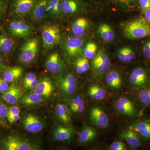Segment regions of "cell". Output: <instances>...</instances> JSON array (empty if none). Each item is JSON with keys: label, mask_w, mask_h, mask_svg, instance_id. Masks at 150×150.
Returning a JSON list of instances; mask_svg holds the SVG:
<instances>
[{"label": "cell", "mask_w": 150, "mask_h": 150, "mask_svg": "<svg viewBox=\"0 0 150 150\" xmlns=\"http://www.w3.org/2000/svg\"><path fill=\"white\" fill-rule=\"evenodd\" d=\"M41 39L43 49L48 52L57 46L62 40L61 28L59 25L49 23L41 28Z\"/></svg>", "instance_id": "6da1fadb"}, {"label": "cell", "mask_w": 150, "mask_h": 150, "mask_svg": "<svg viewBox=\"0 0 150 150\" xmlns=\"http://www.w3.org/2000/svg\"><path fill=\"white\" fill-rule=\"evenodd\" d=\"M40 48V41L37 37L28 38L21 46L18 60L22 64H28L37 58Z\"/></svg>", "instance_id": "7a4b0ae2"}, {"label": "cell", "mask_w": 150, "mask_h": 150, "mask_svg": "<svg viewBox=\"0 0 150 150\" xmlns=\"http://www.w3.org/2000/svg\"><path fill=\"white\" fill-rule=\"evenodd\" d=\"M124 33L131 39L144 38L150 36V26L144 18L137 19L125 25Z\"/></svg>", "instance_id": "3957f363"}, {"label": "cell", "mask_w": 150, "mask_h": 150, "mask_svg": "<svg viewBox=\"0 0 150 150\" xmlns=\"http://www.w3.org/2000/svg\"><path fill=\"white\" fill-rule=\"evenodd\" d=\"M7 29L13 36L19 38L29 37L33 32L32 25L23 18L18 16H15L9 21Z\"/></svg>", "instance_id": "277c9868"}, {"label": "cell", "mask_w": 150, "mask_h": 150, "mask_svg": "<svg viewBox=\"0 0 150 150\" xmlns=\"http://www.w3.org/2000/svg\"><path fill=\"white\" fill-rule=\"evenodd\" d=\"M2 149L6 150H38L37 145L16 136L7 137L2 142Z\"/></svg>", "instance_id": "5b68a950"}, {"label": "cell", "mask_w": 150, "mask_h": 150, "mask_svg": "<svg viewBox=\"0 0 150 150\" xmlns=\"http://www.w3.org/2000/svg\"><path fill=\"white\" fill-rule=\"evenodd\" d=\"M83 41L79 38L75 36L67 37L62 44L65 54L69 59L79 56L83 51Z\"/></svg>", "instance_id": "8992f818"}, {"label": "cell", "mask_w": 150, "mask_h": 150, "mask_svg": "<svg viewBox=\"0 0 150 150\" xmlns=\"http://www.w3.org/2000/svg\"><path fill=\"white\" fill-rule=\"evenodd\" d=\"M92 59V70L96 76H101L110 69L111 62L103 51H99Z\"/></svg>", "instance_id": "52a82bcc"}, {"label": "cell", "mask_w": 150, "mask_h": 150, "mask_svg": "<svg viewBox=\"0 0 150 150\" xmlns=\"http://www.w3.org/2000/svg\"><path fill=\"white\" fill-rule=\"evenodd\" d=\"M37 0H13L11 11L15 16H29Z\"/></svg>", "instance_id": "ba28073f"}, {"label": "cell", "mask_w": 150, "mask_h": 150, "mask_svg": "<svg viewBox=\"0 0 150 150\" xmlns=\"http://www.w3.org/2000/svg\"><path fill=\"white\" fill-rule=\"evenodd\" d=\"M58 81L60 90L64 95L69 96L74 93L77 82L74 75L69 74L64 76H59Z\"/></svg>", "instance_id": "9c48e42d"}, {"label": "cell", "mask_w": 150, "mask_h": 150, "mask_svg": "<svg viewBox=\"0 0 150 150\" xmlns=\"http://www.w3.org/2000/svg\"><path fill=\"white\" fill-rule=\"evenodd\" d=\"M115 110L121 115L132 117L136 113V109L133 102L125 97H120L114 103Z\"/></svg>", "instance_id": "30bf717a"}, {"label": "cell", "mask_w": 150, "mask_h": 150, "mask_svg": "<svg viewBox=\"0 0 150 150\" xmlns=\"http://www.w3.org/2000/svg\"><path fill=\"white\" fill-rule=\"evenodd\" d=\"M89 117L92 123L98 128L105 129L108 126V116L100 108H92L90 111Z\"/></svg>", "instance_id": "8fae6325"}, {"label": "cell", "mask_w": 150, "mask_h": 150, "mask_svg": "<svg viewBox=\"0 0 150 150\" xmlns=\"http://www.w3.org/2000/svg\"><path fill=\"white\" fill-rule=\"evenodd\" d=\"M48 0H37L29 16L32 21L38 23L45 19Z\"/></svg>", "instance_id": "7c38bea8"}, {"label": "cell", "mask_w": 150, "mask_h": 150, "mask_svg": "<svg viewBox=\"0 0 150 150\" xmlns=\"http://www.w3.org/2000/svg\"><path fill=\"white\" fill-rule=\"evenodd\" d=\"M45 67L53 74H59L64 69V64L60 55L57 52H54L48 56L45 64Z\"/></svg>", "instance_id": "4fadbf2b"}, {"label": "cell", "mask_w": 150, "mask_h": 150, "mask_svg": "<svg viewBox=\"0 0 150 150\" xmlns=\"http://www.w3.org/2000/svg\"><path fill=\"white\" fill-rule=\"evenodd\" d=\"M54 86L53 82L49 78L42 79L34 88V92L42 97H49L54 92Z\"/></svg>", "instance_id": "5bb4252c"}, {"label": "cell", "mask_w": 150, "mask_h": 150, "mask_svg": "<svg viewBox=\"0 0 150 150\" xmlns=\"http://www.w3.org/2000/svg\"><path fill=\"white\" fill-rule=\"evenodd\" d=\"M63 0H48L45 19L57 20L62 16Z\"/></svg>", "instance_id": "9a60e30c"}, {"label": "cell", "mask_w": 150, "mask_h": 150, "mask_svg": "<svg viewBox=\"0 0 150 150\" xmlns=\"http://www.w3.org/2000/svg\"><path fill=\"white\" fill-rule=\"evenodd\" d=\"M147 74L146 71L142 68H136L130 74L129 81L134 87H141L145 85L147 82Z\"/></svg>", "instance_id": "2e32d148"}, {"label": "cell", "mask_w": 150, "mask_h": 150, "mask_svg": "<svg viewBox=\"0 0 150 150\" xmlns=\"http://www.w3.org/2000/svg\"><path fill=\"white\" fill-rule=\"evenodd\" d=\"M15 46L14 40L2 30H0V52L5 56L11 54Z\"/></svg>", "instance_id": "e0dca14e"}, {"label": "cell", "mask_w": 150, "mask_h": 150, "mask_svg": "<svg viewBox=\"0 0 150 150\" xmlns=\"http://www.w3.org/2000/svg\"><path fill=\"white\" fill-rule=\"evenodd\" d=\"M21 97V89L19 86L13 83L3 93V99L8 104L13 105L16 103Z\"/></svg>", "instance_id": "ac0fdd59"}, {"label": "cell", "mask_w": 150, "mask_h": 150, "mask_svg": "<svg viewBox=\"0 0 150 150\" xmlns=\"http://www.w3.org/2000/svg\"><path fill=\"white\" fill-rule=\"evenodd\" d=\"M23 125L25 129L30 133H38L43 128V123L39 118L31 114L28 115L25 118Z\"/></svg>", "instance_id": "d6986e66"}, {"label": "cell", "mask_w": 150, "mask_h": 150, "mask_svg": "<svg viewBox=\"0 0 150 150\" xmlns=\"http://www.w3.org/2000/svg\"><path fill=\"white\" fill-rule=\"evenodd\" d=\"M88 25V21L85 18L77 19L72 26L71 31L74 36L79 38L82 37L84 35Z\"/></svg>", "instance_id": "ffe728a7"}, {"label": "cell", "mask_w": 150, "mask_h": 150, "mask_svg": "<svg viewBox=\"0 0 150 150\" xmlns=\"http://www.w3.org/2000/svg\"><path fill=\"white\" fill-rule=\"evenodd\" d=\"M23 71L22 68L20 67L5 68L3 73V78L8 83L13 82L21 77Z\"/></svg>", "instance_id": "44dd1931"}, {"label": "cell", "mask_w": 150, "mask_h": 150, "mask_svg": "<svg viewBox=\"0 0 150 150\" xmlns=\"http://www.w3.org/2000/svg\"><path fill=\"white\" fill-rule=\"evenodd\" d=\"M121 136L132 149H137L141 145V141L137 133L133 130L126 129L121 133Z\"/></svg>", "instance_id": "7402d4cb"}, {"label": "cell", "mask_w": 150, "mask_h": 150, "mask_svg": "<svg viewBox=\"0 0 150 150\" xmlns=\"http://www.w3.org/2000/svg\"><path fill=\"white\" fill-rule=\"evenodd\" d=\"M105 79L108 86L112 89H118L122 86V78L116 71H112L107 73Z\"/></svg>", "instance_id": "603a6c76"}, {"label": "cell", "mask_w": 150, "mask_h": 150, "mask_svg": "<svg viewBox=\"0 0 150 150\" xmlns=\"http://www.w3.org/2000/svg\"><path fill=\"white\" fill-rule=\"evenodd\" d=\"M133 130L146 140H150V122L138 121L132 125Z\"/></svg>", "instance_id": "cb8c5ba5"}, {"label": "cell", "mask_w": 150, "mask_h": 150, "mask_svg": "<svg viewBox=\"0 0 150 150\" xmlns=\"http://www.w3.org/2000/svg\"><path fill=\"white\" fill-rule=\"evenodd\" d=\"M96 136V130L91 126L84 124L79 135V141L82 144H86L94 139Z\"/></svg>", "instance_id": "d4e9b609"}, {"label": "cell", "mask_w": 150, "mask_h": 150, "mask_svg": "<svg viewBox=\"0 0 150 150\" xmlns=\"http://www.w3.org/2000/svg\"><path fill=\"white\" fill-rule=\"evenodd\" d=\"M55 113L58 118L66 125H71V119L69 111L67 105L63 103H59L55 108Z\"/></svg>", "instance_id": "484cf974"}, {"label": "cell", "mask_w": 150, "mask_h": 150, "mask_svg": "<svg viewBox=\"0 0 150 150\" xmlns=\"http://www.w3.org/2000/svg\"><path fill=\"white\" fill-rule=\"evenodd\" d=\"M73 134L72 130L70 127L59 126L54 130L53 135L54 139L57 141H70Z\"/></svg>", "instance_id": "4316f807"}, {"label": "cell", "mask_w": 150, "mask_h": 150, "mask_svg": "<svg viewBox=\"0 0 150 150\" xmlns=\"http://www.w3.org/2000/svg\"><path fill=\"white\" fill-rule=\"evenodd\" d=\"M19 101L23 105L28 106L40 104L43 101V99L42 96L34 92L25 94L21 96Z\"/></svg>", "instance_id": "83f0119b"}, {"label": "cell", "mask_w": 150, "mask_h": 150, "mask_svg": "<svg viewBox=\"0 0 150 150\" xmlns=\"http://www.w3.org/2000/svg\"><path fill=\"white\" fill-rule=\"evenodd\" d=\"M88 93L92 99L96 100H101L104 99L106 96L105 90L98 84H93L90 86Z\"/></svg>", "instance_id": "f1b7e54d"}, {"label": "cell", "mask_w": 150, "mask_h": 150, "mask_svg": "<svg viewBox=\"0 0 150 150\" xmlns=\"http://www.w3.org/2000/svg\"><path fill=\"white\" fill-rule=\"evenodd\" d=\"M79 4L77 0H63L62 16L72 14L77 11Z\"/></svg>", "instance_id": "f546056e"}, {"label": "cell", "mask_w": 150, "mask_h": 150, "mask_svg": "<svg viewBox=\"0 0 150 150\" xmlns=\"http://www.w3.org/2000/svg\"><path fill=\"white\" fill-rule=\"evenodd\" d=\"M70 108L71 110L74 113L78 114L81 113L85 108L83 98L79 95L73 97L71 100Z\"/></svg>", "instance_id": "4dcf8cb0"}, {"label": "cell", "mask_w": 150, "mask_h": 150, "mask_svg": "<svg viewBox=\"0 0 150 150\" xmlns=\"http://www.w3.org/2000/svg\"><path fill=\"white\" fill-rule=\"evenodd\" d=\"M98 31L101 38L106 42H110L114 38V32L108 25L101 24L98 27Z\"/></svg>", "instance_id": "1f68e13d"}, {"label": "cell", "mask_w": 150, "mask_h": 150, "mask_svg": "<svg viewBox=\"0 0 150 150\" xmlns=\"http://www.w3.org/2000/svg\"><path fill=\"white\" fill-rule=\"evenodd\" d=\"M118 57L121 62L130 63L135 59L136 55L131 48H121L118 51Z\"/></svg>", "instance_id": "d6a6232c"}, {"label": "cell", "mask_w": 150, "mask_h": 150, "mask_svg": "<svg viewBox=\"0 0 150 150\" xmlns=\"http://www.w3.org/2000/svg\"><path fill=\"white\" fill-rule=\"evenodd\" d=\"M38 82L35 74L28 73L24 76L23 79V86L27 90L34 89L37 85Z\"/></svg>", "instance_id": "836d02e7"}, {"label": "cell", "mask_w": 150, "mask_h": 150, "mask_svg": "<svg viewBox=\"0 0 150 150\" xmlns=\"http://www.w3.org/2000/svg\"><path fill=\"white\" fill-rule=\"evenodd\" d=\"M97 46L96 43L90 42L88 43L83 51L85 58L87 59H93L96 55Z\"/></svg>", "instance_id": "e575fe53"}, {"label": "cell", "mask_w": 150, "mask_h": 150, "mask_svg": "<svg viewBox=\"0 0 150 150\" xmlns=\"http://www.w3.org/2000/svg\"><path fill=\"white\" fill-rule=\"evenodd\" d=\"M76 71L79 74H83L88 71L90 68L88 59L86 58H79L75 64Z\"/></svg>", "instance_id": "d590c367"}, {"label": "cell", "mask_w": 150, "mask_h": 150, "mask_svg": "<svg viewBox=\"0 0 150 150\" xmlns=\"http://www.w3.org/2000/svg\"><path fill=\"white\" fill-rule=\"evenodd\" d=\"M139 98L141 102L145 105L150 104V88L142 90L139 93Z\"/></svg>", "instance_id": "8d00e7d4"}, {"label": "cell", "mask_w": 150, "mask_h": 150, "mask_svg": "<svg viewBox=\"0 0 150 150\" xmlns=\"http://www.w3.org/2000/svg\"><path fill=\"white\" fill-rule=\"evenodd\" d=\"M109 150H126L127 149L126 145L123 142L116 141L112 142L108 148Z\"/></svg>", "instance_id": "74e56055"}, {"label": "cell", "mask_w": 150, "mask_h": 150, "mask_svg": "<svg viewBox=\"0 0 150 150\" xmlns=\"http://www.w3.org/2000/svg\"><path fill=\"white\" fill-rule=\"evenodd\" d=\"M21 111L19 108L17 106H12L8 108L7 114L6 117L13 116V115H19Z\"/></svg>", "instance_id": "f35d334b"}, {"label": "cell", "mask_w": 150, "mask_h": 150, "mask_svg": "<svg viewBox=\"0 0 150 150\" xmlns=\"http://www.w3.org/2000/svg\"><path fill=\"white\" fill-rule=\"evenodd\" d=\"M8 88V82L0 77V93H4Z\"/></svg>", "instance_id": "ab89813d"}, {"label": "cell", "mask_w": 150, "mask_h": 150, "mask_svg": "<svg viewBox=\"0 0 150 150\" xmlns=\"http://www.w3.org/2000/svg\"><path fill=\"white\" fill-rule=\"evenodd\" d=\"M139 4L142 11L145 12L150 8V0H139Z\"/></svg>", "instance_id": "60d3db41"}, {"label": "cell", "mask_w": 150, "mask_h": 150, "mask_svg": "<svg viewBox=\"0 0 150 150\" xmlns=\"http://www.w3.org/2000/svg\"><path fill=\"white\" fill-rule=\"evenodd\" d=\"M143 53L145 57L150 60V41L145 44L143 47Z\"/></svg>", "instance_id": "b9f144b4"}, {"label": "cell", "mask_w": 150, "mask_h": 150, "mask_svg": "<svg viewBox=\"0 0 150 150\" xmlns=\"http://www.w3.org/2000/svg\"><path fill=\"white\" fill-rule=\"evenodd\" d=\"M8 108L4 104L0 103V120L6 117Z\"/></svg>", "instance_id": "7bdbcfd3"}, {"label": "cell", "mask_w": 150, "mask_h": 150, "mask_svg": "<svg viewBox=\"0 0 150 150\" xmlns=\"http://www.w3.org/2000/svg\"><path fill=\"white\" fill-rule=\"evenodd\" d=\"M7 4V0H0V18L5 12Z\"/></svg>", "instance_id": "ee69618b"}, {"label": "cell", "mask_w": 150, "mask_h": 150, "mask_svg": "<svg viewBox=\"0 0 150 150\" xmlns=\"http://www.w3.org/2000/svg\"><path fill=\"white\" fill-rule=\"evenodd\" d=\"M7 118L9 123L11 124H13L18 121L19 119L20 118V114H19V115L9 116V117H7Z\"/></svg>", "instance_id": "f6af8a7d"}, {"label": "cell", "mask_w": 150, "mask_h": 150, "mask_svg": "<svg viewBox=\"0 0 150 150\" xmlns=\"http://www.w3.org/2000/svg\"><path fill=\"white\" fill-rule=\"evenodd\" d=\"M145 16L146 20L150 24V8L145 11Z\"/></svg>", "instance_id": "bcb514c9"}, {"label": "cell", "mask_w": 150, "mask_h": 150, "mask_svg": "<svg viewBox=\"0 0 150 150\" xmlns=\"http://www.w3.org/2000/svg\"><path fill=\"white\" fill-rule=\"evenodd\" d=\"M112 1L115 2L119 3V4H129L131 0H112Z\"/></svg>", "instance_id": "7dc6e473"}, {"label": "cell", "mask_w": 150, "mask_h": 150, "mask_svg": "<svg viewBox=\"0 0 150 150\" xmlns=\"http://www.w3.org/2000/svg\"><path fill=\"white\" fill-rule=\"evenodd\" d=\"M2 55V54H1V52H0V69H1V68L4 69L5 68L4 66V60H3Z\"/></svg>", "instance_id": "c3c4849f"}]
</instances>
